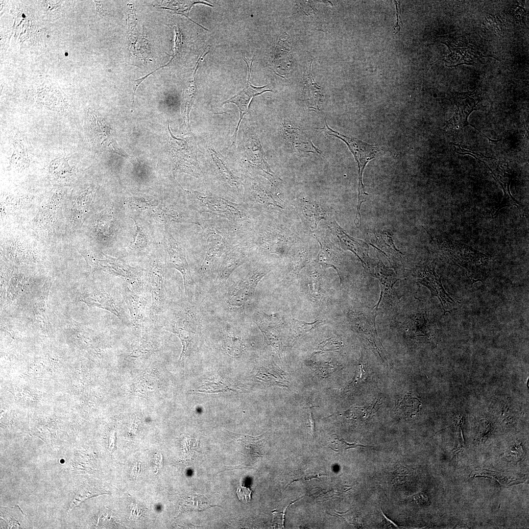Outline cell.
Listing matches in <instances>:
<instances>
[{"mask_svg":"<svg viewBox=\"0 0 529 529\" xmlns=\"http://www.w3.org/2000/svg\"><path fill=\"white\" fill-rule=\"evenodd\" d=\"M248 256L249 248L242 242L234 246L227 251L218 264L217 277L218 286H223L233 271L246 262Z\"/></svg>","mask_w":529,"mask_h":529,"instance_id":"ffe728a7","label":"cell"},{"mask_svg":"<svg viewBox=\"0 0 529 529\" xmlns=\"http://www.w3.org/2000/svg\"><path fill=\"white\" fill-rule=\"evenodd\" d=\"M330 228L338 238L341 247L354 253L361 260L363 267L368 270L373 264L369 256V246L364 241L349 235L335 220L331 222Z\"/></svg>","mask_w":529,"mask_h":529,"instance_id":"7402d4cb","label":"cell"},{"mask_svg":"<svg viewBox=\"0 0 529 529\" xmlns=\"http://www.w3.org/2000/svg\"><path fill=\"white\" fill-rule=\"evenodd\" d=\"M89 131L93 145L99 150H106L123 157L127 155L119 147L106 122L93 113H89Z\"/></svg>","mask_w":529,"mask_h":529,"instance_id":"5bb4252c","label":"cell"},{"mask_svg":"<svg viewBox=\"0 0 529 529\" xmlns=\"http://www.w3.org/2000/svg\"><path fill=\"white\" fill-rule=\"evenodd\" d=\"M379 311V309L374 307L363 311H349L348 318L352 330L367 341L383 362L388 363L386 352L381 342L376 328L375 318Z\"/></svg>","mask_w":529,"mask_h":529,"instance_id":"52a82bcc","label":"cell"},{"mask_svg":"<svg viewBox=\"0 0 529 529\" xmlns=\"http://www.w3.org/2000/svg\"><path fill=\"white\" fill-rule=\"evenodd\" d=\"M81 299L88 305L96 306L109 311L125 324L129 325L130 324L131 322L120 300L104 289H95L83 294Z\"/></svg>","mask_w":529,"mask_h":529,"instance_id":"e0dca14e","label":"cell"},{"mask_svg":"<svg viewBox=\"0 0 529 529\" xmlns=\"http://www.w3.org/2000/svg\"><path fill=\"white\" fill-rule=\"evenodd\" d=\"M30 160L28 151L25 148L23 139L18 136L14 142V151L10 157V164L20 168L28 167Z\"/></svg>","mask_w":529,"mask_h":529,"instance_id":"8d00e7d4","label":"cell"},{"mask_svg":"<svg viewBox=\"0 0 529 529\" xmlns=\"http://www.w3.org/2000/svg\"><path fill=\"white\" fill-rule=\"evenodd\" d=\"M122 295L129 311L131 324L141 335L144 332V312L148 298L143 294L136 293L125 284Z\"/></svg>","mask_w":529,"mask_h":529,"instance_id":"603a6c76","label":"cell"},{"mask_svg":"<svg viewBox=\"0 0 529 529\" xmlns=\"http://www.w3.org/2000/svg\"><path fill=\"white\" fill-rule=\"evenodd\" d=\"M394 1L395 2V7L396 9L397 22L395 26H393V32L394 34H396L400 31L401 28V27L399 25V20H401V2L400 1L398 2L396 1Z\"/></svg>","mask_w":529,"mask_h":529,"instance_id":"c3c4849f","label":"cell"},{"mask_svg":"<svg viewBox=\"0 0 529 529\" xmlns=\"http://www.w3.org/2000/svg\"><path fill=\"white\" fill-rule=\"evenodd\" d=\"M68 158H58L49 165L50 172L56 177L64 178L72 172V169L68 163Z\"/></svg>","mask_w":529,"mask_h":529,"instance_id":"ab89813d","label":"cell"},{"mask_svg":"<svg viewBox=\"0 0 529 529\" xmlns=\"http://www.w3.org/2000/svg\"><path fill=\"white\" fill-rule=\"evenodd\" d=\"M309 427L310 428L311 433L313 436H314L315 435V423L313 417V415L312 412L309 416Z\"/></svg>","mask_w":529,"mask_h":529,"instance_id":"f907efd6","label":"cell"},{"mask_svg":"<svg viewBox=\"0 0 529 529\" xmlns=\"http://www.w3.org/2000/svg\"><path fill=\"white\" fill-rule=\"evenodd\" d=\"M413 500L417 504L420 505H425L428 503V498L423 493H420L415 495L413 497Z\"/></svg>","mask_w":529,"mask_h":529,"instance_id":"681fc988","label":"cell"},{"mask_svg":"<svg viewBox=\"0 0 529 529\" xmlns=\"http://www.w3.org/2000/svg\"><path fill=\"white\" fill-rule=\"evenodd\" d=\"M334 435L335 436V437L334 438V441L332 442V443L335 444V445L337 446L336 448L337 449V450H346L348 449L356 448L358 446L363 447H370L369 446H364L355 443H349L347 442L342 437H339L338 435L336 434H334Z\"/></svg>","mask_w":529,"mask_h":529,"instance_id":"f6af8a7d","label":"cell"},{"mask_svg":"<svg viewBox=\"0 0 529 529\" xmlns=\"http://www.w3.org/2000/svg\"><path fill=\"white\" fill-rule=\"evenodd\" d=\"M271 270L267 267L256 268L232 286L227 299L230 310L244 312L245 304L253 296L258 283Z\"/></svg>","mask_w":529,"mask_h":529,"instance_id":"ba28073f","label":"cell"},{"mask_svg":"<svg viewBox=\"0 0 529 529\" xmlns=\"http://www.w3.org/2000/svg\"><path fill=\"white\" fill-rule=\"evenodd\" d=\"M223 218L199 219L196 224L202 229L201 235L206 247L205 258L199 269L200 274L210 270L227 251L240 243L243 237L239 226Z\"/></svg>","mask_w":529,"mask_h":529,"instance_id":"6da1fadb","label":"cell"},{"mask_svg":"<svg viewBox=\"0 0 529 529\" xmlns=\"http://www.w3.org/2000/svg\"><path fill=\"white\" fill-rule=\"evenodd\" d=\"M383 513V514L384 515V526L385 528L387 527L388 528H397L398 527V526L397 525H396L393 522L391 521L390 520L387 519L386 517V516L383 514V513Z\"/></svg>","mask_w":529,"mask_h":529,"instance_id":"816d5d0a","label":"cell"},{"mask_svg":"<svg viewBox=\"0 0 529 529\" xmlns=\"http://www.w3.org/2000/svg\"><path fill=\"white\" fill-rule=\"evenodd\" d=\"M453 100L457 108L454 116L446 122L445 128L458 132L468 125V117L479 102V98L475 92L456 93Z\"/></svg>","mask_w":529,"mask_h":529,"instance_id":"ac0fdd59","label":"cell"},{"mask_svg":"<svg viewBox=\"0 0 529 529\" xmlns=\"http://www.w3.org/2000/svg\"><path fill=\"white\" fill-rule=\"evenodd\" d=\"M314 236L320 245L315 261L324 268H333L337 273L341 283L344 276L342 252L326 237L315 233Z\"/></svg>","mask_w":529,"mask_h":529,"instance_id":"d6986e66","label":"cell"},{"mask_svg":"<svg viewBox=\"0 0 529 529\" xmlns=\"http://www.w3.org/2000/svg\"><path fill=\"white\" fill-rule=\"evenodd\" d=\"M325 320L318 319L313 322H307L301 321L291 317L290 323V332L289 337V345H293L299 339L304 336L306 333L314 329Z\"/></svg>","mask_w":529,"mask_h":529,"instance_id":"d6a6232c","label":"cell"},{"mask_svg":"<svg viewBox=\"0 0 529 529\" xmlns=\"http://www.w3.org/2000/svg\"><path fill=\"white\" fill-rule=\"evenodd\" d=\"M407 323V332L412 339L434 344L437 333L434 325L427 317L426 313H419L410 317Z\"/></svg>","mask_w":529,"mask_h":529,"instance_id":"d4e9b609","label":"cell"},{"mask_svg":"<svg viewBox=\"0 0 529 529\" xmlns=\"http://www.w3.org/2000/svg\"><path fill=\"white\" fill-rule=\"evenodd\" d=\"M341 347V343L334 338H329L319 343L313 352L312 356L315 354L324 352L334 351Z\"/></svg>","mask_w":529,"mask_h":529,"instance_id":"7bdbcfd3","label":"cell"},{"mask_svg":"<svg viewBox=\"0 0 529 529\" xmlns=\"http://www.w3.org/2000/svg\"><path fill=\"white\" fill-rule=\"evenodd\" d=\"M320 130L327 135L334 136L343 141L348 146L358 164L359 200L356 216H360L361 205L366 201L368 196L364 191L362 182L363 170L367 163L377 157L383 149L377 144H369L357 138L347 137L335 131L328 126L326 121L324 127Z\"/></svg>","mask_w":529,"mask_h":529,"instance_id":"8992f818","label":"cell"},{"mask_svg":"<svg viewBox=\"0 0 529 529\" xmlns=\"http://www.w3.org/2000/svg\"><path fill=\"white\" fill-rule=\"evenodd\" d=\"M209 152L214 170L219 179L227 183L230 186L239 188L240 183L239 178L230 170L219 154L212 148L209 149Z\"/></svg>","mask_w":529,"mask_h":529,"instance_id":"4dcf8cb0","label":"cell"},{"mask_svg":"<svg viewBox=\"0 0 529 529\" xmlns=\"http://www.w3.org/2000/svg\"><path fill=\"white\" fill-rule=\"evenodd\" d=\"M242 165L254 168L271 181L274 173L271 169L265 157L261 142L255 133L246 130L240 146Z\"/></svg>","mask_w":529,"mask_h":529,"instance_id":"30bf717a","label":"cell"},{"mask_svg":"<svg viewBox=\"0 0 529 529\" xmlns=\"http://www.w3.org/2000/svg\"><path fill=\"white\" fill-rule=\"evenodd\" d=\"M163 242L169 256V264L172 267L178 270L182 274L185 289V293L190 296L194 286V281L188 264L185 250L167 229L164 233Z\"/></svg>","mask_w":529,"mask_h":529,"instance_id":"7c38bea8","label":"cell"},{"mask_svg":"<svg viewBox=\"0 0 529 529\" xmlns=\"http://www.w3.org/2000/svg\"><path fill=\"white\" fill-rule=\"evenodd\" d=\"M104 259H96V270L102 269L109 273L124 278L134 289L142 287L140 273L135 268L126 264L123 260L105 255Z\"/></svg>","mask_w":529,"mask_h":529,"instance_id":"44dd1931","label":"cell"},{"mask_svg":"<svg viewBox=\"0 0 529 529\" xmlns=\"http://www.w3.org/2000/svg\"><path fill=\"white\" fill-rule=\"evenodd\" d=\"M148 285L152 296L151 313L157 315L163 312L166 293L165 289V268L158 260L150 262L148 271Z\"/></svg>","mask_w":529,"mask_h":529,"instance_id":"9a60e30c","label":"cell"},{"mask_svg":"<svg viewBox=\"0 0 529 529\" xmlns=\"http://www.w3.org/2000/svg\"><path fill=\"white\" fill-rule=\"evenodd\" d=\"M164 325L166 330L180 338L182 351L179 360H184L190 354L196 341L200 326L199 317L191 308L181 307L169 314Z\"/></svg>","mask_w":529,"mask_h":529,"instance_id":"5b68a950","label":"cell"},{"mask_svg":"<svg viewBox=\"0 0 529 529\" xmlns=\"http://www.w3.org/2000/svg\"><path fill=\"white\" fill-rule=\"evenodd\" d=\"M243 200L246 204H258L273 208H282L280 199L267 189L249 178L244 181Z\"/></svg>","mask_w":529,"mask_h":529,"instance_id":"cb8c5ba5","label":"cell"},{"mask_svg":"<svg viewBox=\"0 0 529 529\" xmlns=\"http://www.w3.org/2000/svg\"><path fill=\"white\" fill-rule=\"evenodd\" d=\"M308 261L309 257L306 251H302L294 256L289 266L286 283L289 284L296 279L300 271L306 266Z\"/></svg>","mask_w":529,"mask_h":529,"instance_id":"d590c367","label":"cell"},{"mask_svg":"<svg viewBox=\"0 0 529 529\" xmlns=\"http://www.w3.org/2000/svg\"><path fill=\"white\" fill-rule=\"evenodd\" d=\"M65 54H66V55H68V53H66Z\"/></svg>","mask_w":529,"mask_h":529,"instance_id":"db71d44e","label":"cell"},{"mask_svg":"<svg viewBox=\"0 0 529 529\" xmlns=\"http://www.w3.org/2000/svg\"><path fill=\"white\" fill-rule=\"evenodd\" d=\"M302 213L313 228H316L320 220L325 218V213L317 204L305 200L301 204Z\"/></svg>","mask_w":529,"mask_h":529,"instance_id":"e575fe53","label":"cell"},{"mask_svg":"<svg viewBox=\"0 0 529 529\" xmlns=\"http://www.w3.org/2000/svg\"><path fill=\"white\" fill-rule=\"evenodd\" d=\"M313 60L308 61L305 72L304 95L307 107L313 110H319L318 104L322 97L321 87L314 81L311 72Z\"/></svg>","mask_w":529,"mask_h":529,"instance_id":"f1b7e54d","label":"cell"},{"mask_svg":"<svg viewBox=\"0 0 529 529\" xmlns=\"http://www.w3.org/2000/svg\"><path fill=\"white\" fill-rule=\"evenodd\" d=\"M209 49L210 47H207L201 54L196 63L195 69L194 70L192 77L184 86L183 107L182 108V116L184 125L186 127L189 133H191L189 124L190 113L197 94V88L195 80V74L201 60L208 53Z\"/></svg>","mask_w":529,"mask_h":529,"instance_id":"83f0119b","label":"cell"},{"mask_svg":"<svg viewBox=\"0 0 529 529\" xmlns=\"http://www.w3.org/2000/svg\"><path fill=\"white\" fill-rule=\"evenodd\" d=\"M369 243L385 255L392 265H397L402 263V253L394 245L392 235L388 231L381 232L374 230L373 233L367 234Z\"/></svg>","mask_w":529,"mask_h":529,"instance_id":"484cf974","label":"cell"},{"mask_svg":"<svg viewBox=\"0 0 529 529\" xmlns=\"http://www.w3.org/2000/svg\"><path fill=\"white\" fill-rule=\"evenodd\" d=\"M254 322L262 333L266 344L271 346L281 361H285L284 346L281 340L282 322L276 314L269 315L263 311L254 313Z\"/></svg>","mask_w":529,"mask_h":529,"instance_id":"4fadbf2b","label":"cell"},{"mask_svg":"<svg viewBox=\"0 0 529 529\" xmlns=\"http://www.w3.org/2000/svg\"><path fill=\"white\" fill-rule=\"evenodd\" d=\"M404 468H403V469L401 468L395 470L394 474V477L393 479L395 482L398 483L403 482H404V481L405 482L406 480L408 478V472L406 471V469Z\"/></svg>","mask_w":529,"mask_h":529,"instance_id":"7dc6e473","label":"cell"},{"mask_svg":"<svg viewBox=\"0 0 529 529\" xmlns=\"http://www.w3.org/2000/svg\"><path fill=\"white\" fill-rule=\"evenodd\" d=\"M304 407L306 409H309L314 407H317L316 406H314L313 405L312 402L310 399L305 401Z\"/></svg>","mask_w":529,"mask_h":529,"instance_id":"f5cc1de1","label":"cell"},{"mask_svg":"<svg viewBox=\"0 0 529 529\" xmlns=\"http://www.w3.org/2000/svg\"><path fill=\"white\" fill-rule=\"evenodd\" d=\"M433 241L440 259L462 267L472 284L485 280L488 260L486 255L464 243L441 238Z\"/></svg>","mask_w":529,"mask_h":529,"instance_id":"7a4b0ae2","label":"cell"},{"mask_svg":"<svg viewBox=\"0 0 529 529\" xmlns=\"http://www.w3.org/2000/svg\"><path fill=\"white\" fill-rule=\"evenodd\" d=\"M129 202L132 207L140 210L156 205L154 199L148 196L133 197L130 198Z\"/></svg>","mask_w":529,"mask_h":529,"instance_id":"ee69618b","label":"cell"},{"mask_svg":"<svg viewBox=\"0 0 529 529\" xmlns=\"http://www.w3.org/2000/svg\"><path fill=\"white\" fill-rule=\"evenodd\" d=\"M136 233L134 241L130 245V248L136 251H142L147 248L149 239L147 232L134 219Z\"/></svg>","mask_w":529,"mask_h":529,"instance_id":"74e56055","label":"cell"},{"mask_svg":"<svg viewBox=\"0 0 529 529\" xmlns=\"http://www.w3.org/2000/svg\"><path fill=\"white\" fill-rule=\"evenodd\" d=\"M373 277L377 278L381 288V296L378 304L374 307L379 309H389L401 296L396 293L394 285L399 280L392 269L385 266L379 260L376 264H373L367 270Z\"/></svg>","mask_w":529,"mask_h":529,"instance_id":"8fae6325","label":"cell"},{"mask_svg":"<svg viewBox=\"0 0 529 529\" xmlns=\"http://www.w3.org/2000/svg\"><path fill=\"white\" fill-rule=\"evenodd\" d=\"M230 433L232 436H235L238 441L243 444L245 449L244 453L246 455H249L253 458L263 456L264 447L266 441L267 435L266 433L257 437L232 433Z\"/></svg>","mask_w":529,"mask_h":529,"instance_id":"1f68e13d","label":"cell"},{"mask_svg":"<svg viewBox=\"0 0 529 529\" xmlns=\"http://www.w3.org/2000/svg\"><path fill=\"white\" fill-rule=\"evenodd\" d=\"M233 334L231 332H227L226 336V348L232 355H238L243 350V345L240 338Z\"/></svg>","mask_w":529,"mask_h":529,"instance_id":"b9f144b4","label":"cell"},{"mask_svg":"<svg viewBox=\"0 0 529 529\" xmlns=\"http://www.w3.org/2000/svg\"><path fill=\"white\" fill-rule=\"evenodd\" d=\"M436 263L433 260H428L412 269V275L417 282L428 288L431 292V297L436 296L440 300L444 310L451 312L456 306L455 302L444 289L440 279L435 269Z\"/></svg>","mask_w":529,"mask_h":529,"instance_id":"9c48e42d","label":"cell"},{"mask_svg":"<svg viewBox=\"0 0 529 529\" xmlns=\"http://www.w3.org/2000/svg\"><path fill=\"white\" fill-rule=\"evenodd\" d=\"M252 492L253 491L249 487L241 485L238 486L236 490L239 500L244 504H247L250 501Z\"/></svg>","mask_w":529,"mask_h":529,"instance_id":"bcb514c9","label":"cell"},{"mask_svg":"<svg viewBox=\"0 0 529 529\" xmlns=\"http://www.w3.org/2000/svg\"><path fill=\"white\" fill-rule=\"evenodd\" d=\"M243 58L248 67V80L246 85L243 89L239 92L238 94L223 102V104L226 103L235 104L237 105L239 110V120L236 128L234 131V134L231 138V141L232 142L233 144L235 145V146H236L238 130L239 128L240 122L242 120L244 116L246 115L248 112L249 105L252 99L254 96L261 95L264 92L272 91L271 89L268 88L267 85L262 87H256L253 86L251 84L250 81L251 72L253 59L251 60L250 64L249 65L246 62L244 56L243 57Z\"/></svg>","mask_w":529,"mask_h":529,"instance_id":"2e32d148","label":"cell"},{"mask_svg":"<svg viewBox=\"0 0 529 529\" xmlns=\"http://www.w3.org/2000/svg\"><path fill=\"white\" fill-rule=\"evenodd\" d=\"M421 405L419 398L413 392L404 395L396 405L395 410L405 417H412L419 410Z\"/></svg>","mask_w":529,"mask_h":529,"instance_id":"836d02e7","label":"cell"},{"mask_svg":"<svg viewBox=\"0 0 529 529\" xmlns=\"http://www.w3.org/2000/svg\"><path fill=\"white\" fill-rule=\"evenodd\" d=\"M155 217L160 223L168 225L172 222H186L197 223L199 219L189 217L180 209L175 206H160L155 210Z\"/></svg>","mask_w":529,"mask_h":529,"instance_id":"f546056e","label":"cell"},{"mask_svg":"<svg viewBox=\"0 0 529 529\" xmlns=\"http://www.w3.org/2000/svg\"><path fill=\"white\" fill-rule=\"evenodd\" d=\"M183 190L186 193L190 205L196 211L227 219L238 226L248 219V212L243 204L233 202L212 193Z\"/></svg>","mask_w":529,"mask_h":529,"instance_id":"3957f363","label":"cell"},{"mask_svg":"<svg viewBox=\"0 0 529 529\" xmlns=\"http://www.w3.org/2000/svg\"><path fill=\"white\" fill-rule=\"evenodd\" d=\"M282 133L286 143L298 151L320 153V151L308 138L306 134L293 125L289 120H282Z\"/></svg>","mask_w":529,"mask_h":529,"instance_id":"4316f807","label":"cell"},{"mask_svg":"<svg viewBox=\"0 0 529 529\" xmlns=\"http://www.w3.org/2000/svg\"><path fill=\"white\" fill-rule=\"evenodd\" d=\"M168 139L173 172L185 173L198 178L203 177L192 134L188 133L184 138H177L171 133L168 124Z\"/></svg>","mask_w":529,"mask_h":529,"instance_id":"277c9868","label":"cell"},{"mask_svg":"<svg viewBox=\"0 0 529 529\" xmlns=\"http://www.w3.org/2000/svg\"><path fill=\"white\" fill-rule=\"evenodd\" d=\"M156 348L153 342L144 335L140 342L130 354L131 357L143 358L148 357L154 352Z\"/></svg>","mask_w":529,"mask_h":529,"instance_id":"60d3db41","label":"cell"},{"mask_svg":"<svg viewBox=\"0 0 529 529\" xmlns=\"http://www.w3.org/2000/svg\"><path fill=\"white\" fill-rule=\"evenodd\" d=\"M359 368L355 371L354 378L346 386L344 389L350 390L353 388L357 387L360 385L365 383L368 380L369 372L366 363L363 362L361 357L358 363Z\"/></svg>","mask_w":529,"mask_h":529,"instance_id":"f35d334b","label":"cell"}]
</instances>
